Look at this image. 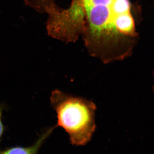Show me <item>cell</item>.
Instances as JSON below:
<instances>
[{
  "instance_id": "1",
  "label": "cell",
  "mask_w": 154,
  "mask_h": 154,
  "mask_svg": "<svg viewBox=\"0 0 154 154\" xmlns=\"http://www.w3.org/2000/svg\"><path fill=\"white\" fill-rule=\"evenodd\" d=\"M50 100L57 114V125L68 133L72 144L88 143L96 128L94 102L58 90L53 91Z\"/></svg>"
},
{
  "instance_id": "2",
  "label": "cell",
  "mask_w": 154,
  "mask_h": 154,
  "mask_svg": "<svg viewBox=\"0 0 154 154\" xmlns=\"http://www.w3.org/2000/svg\"><path fill=\"white\" fill-rule=\"evenodd\" d=\"M53 129L54 128H51L46 130L32 146L28 147L17 146L4 150H0V154H37L42 143L49 136Z\"/></svg>"
},
{
  "instance_id": "3",
  "label": "cell",
  "mask_w": 154,
  "mask_h": 154,
  "mask_svg": "<svg viewBox=\"0 0 154 154\" xmlns=\"http://www.w3.org/2000/svg\"><path fill=\"white\" fill-rule=\"evenodd\" d=\"M113 24L119 34L129 36L134 34V21L130 12L116 16L113 19Z\"/></svg>"
},
{
  "instance_id": "4",
  "label": "cell",
  "mask_w": 154,
  "mask_h": 154,
  "mask_svg": "<svg viewBox=\"0 0 154 154\" xmlns=\"http://www.w3.org/2000/svg\"><path fill=\"white\" fill-rule=\"evenodd\" d=\"M130 3L128 0H113L111 10L114 17L130 12Z\"/></svg>"
},
{
  "instance_id": "5",
  "label": "cell",
  "mask_w": 154,
  "mask_h": 154,
  "mask_svg": "<svg viewBox=\"0 0 154 154\" xmlns=\"http://www.w3.org/2000/svg\"><path fill=\"white\" fill-rule=\"evenodd\" d=\"M3 107L0 105V139L5 131V127L2 122V113Z\"/></svg>"
},
{
  "instance_id": "6",
  "label": "cell",
  "mask_w": 154,
  "mask_h": 154,
  "mask_svg": "<svg viewBox=\"0 0 154 154\" xmlns=\"http://www.w3.org/2000/svg\"><path fill=\"white\" fill-rule=\"evenodd\" d=\"M153 92L154 93V85L153 86Z\"/></svg>"
}]
</instances>
